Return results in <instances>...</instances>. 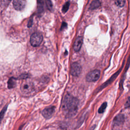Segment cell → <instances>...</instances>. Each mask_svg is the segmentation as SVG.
I'll use <instances>...</instances> for the list:
<instances>
[{
  "label": "cell",
  "instance_id": "1",
  "mask_svg": "<svg viewBox=\"0 0 130 130\" xmlns=\"http://www.w3.org/2000/svg\"><path fill=\"white\" fill-rule=\"evenodd\" d=\"M79 104L78 100L70 94H67L64 96L62 105V110L65 115L70 117L74 115L78 110Z\"/></svg>",
  "mask_w": 130,
  "mask_h": 130
},
{
  "label": "cell",
  "instance_id": "2",
  "mask_svg": "<svg viewBox=\"0 0 130 130\" xmlns=\"http://www.w3.org/2000/svg\"><path fill=\"white\" fill-rule=\"evenodd\" d=\"M34 86L32 82L28 80L23 81L20 86V89L22 93L24 94H28L32 91Z\"/></svg>",
  "mask_w": 130,
  "mask_h": 130
},
{
  "label": "cell",
  "instance_id": "3",
  "mask_svg": "<svg viewBox=\"0 0 130 130\" xmlns=\"http://www.w3.org/2000/svg\"><path fill=\"white\" fill-rule=\"evenodd\" d=\"M43 41V36L39 32H36L31 35L30 38V43L32 46H38Z\"/></svg>",
  "mask_w": 130,
  "mask_h": 130
},
{
  "label": "cell",
  "instance_id": "4",
  "mask_svg": "<svg viewBox=\"0 0 130 130\" xmlns=\"http://www.w3.org/2000/svg\"><path fill=\"white\" fill-rule=\"evenodd\" d=\"M101 73L98 70H94L89 72L86 76V80L88 82H95L100 77Z\"/></svg>",
  "mask_w": 130,
  "mask_h": 130
},
{
  "label": "cell",
  "instance_id": "5",
  "mask_svg": "<svg viewBox=\"0 0 130 130\" xmlns=\"http://www.w3.org/2000/svg\"><path fill=\"white\" fill-rule=\"evenodd\" d=\"M82 71L81 65L77 62H73L71 65L70 73L73 76H78Z\"/></svg>",
  "mask_w": 130,
  "mask_h": 130
},
{
  "label": "cell",
  "instance_id": "6",
  "mask_svg": "<svg viewBox=\"0 0 130 130\" xmlns=\"http://www.w3.org/2000/svg\"><path fill=\"white\" fill-rule=\"evenodd\" d=\"M55 111V107L53 106L49 107L44 109L42 112V114L43 116L46 119H48L50 118Z\"/></svg>",
  "mask_w": 130,
  "mask_h": 130
},
{
  "label": "cell",
  "instance_id": "7",
  "mask_svg": "<svg viewBox=\"0 0 130 130\" xmlns=\"http://www.w3.org/2000/svg\"><path fill=\"white\" fill-rule=\"evenodd\" d=\"M13 6L14 8L18 11H21L23 10L26 4V2L22 0H15L13 2Z\"/></svg>",
  "mask_w": 130,
  "mask_h": 130
},
{
  "label": "cell",
  "instance_id": "8",
  "mask_svg": "<svg viewBox=\"0 0 130 130\" xmlns=\"http://www.w3.org/2000/svg\"><path fill=\"white\" fill-rule=\"evenodd\" d=\"M82 43H83V38L80 36L78 37L75 39V41L74 43V45H73L74 50L76 52L80 51L82 47Z\"/></svg>",
  "mask_w": 130,
  "mask_h": 130
},
{
  "label": "cell",
  "instance_id": "9",
  "mask_svg": "<svg viewBox=\"0 0 130 130\" xmlns=\"http://www.w3.org/2000/svg\"><path fill=\"white\" fill-rule=\"evenodd\" d=\"M124 120V117L123 114H118L114 118L112 124L114 126H117L123 123Z\"/></svg>",
  "mask_w": 130,
  "mask_h": 130
},
{
  "label": "cell",
  "instance_id": "10",
  "mask_svg": "<svg viewBox=\"0 0 130 130\" xmlns=\"http://www.w3.org/2000/svg\"><path fill=\"white\" fill-rule=\"evenodd\" d=\"M101 6V2L99 1H93L90 4L89 9L90 10H94L97 9Z\"/></svg>",
  "mask_w": 130,
  "mask_h": 130
},
{
  "label": "cell",
  "instance_id": "11",
  "mask_svg": "<svg viewBox=\"0 0 130 130\" xmlns=\"http://www.w3.org/2000/svg\"><path fill=\"white\" fill-rule=\"evenodd\" d=\"M15 80L16 79L12 77L11 78H10L9 80V81L8 82V87H9V88H12L15 87V85H16V82H15Z\"/></svg>",
  "mask_w": 130,
  "mask_h": 130
},
{
  "label": "cell",
  "instance_id": "12",
  "mask_svg": "<svg viewBox=\"0 0 130 130\" xmlns=\"http://www.w3.org/2000/svg\"><path fill=\"white\" fill-rule=\"evenodd\" d=\"M107 104L106 102H105L101 106V107H100V108L99 109V110H98V112L99 113H102L104 112V111H105V109L107 107Z\"/></svg>",
  "mask_w": 130,
  "mask_h": 130
},
{
  "label": "cell",
  "instance_id": "13",
  "mask_svg": "<svg viewBox=\"0 0 130 130\" xmlns=\"http://www.w3.org/2000/svg\"><path fill=\"white\" fill-rule=\"evenodd\" d=\"M69 6H70V2H66L64 5L62 7V12L63 13H66L69 9Z\"/></svg>",
  "mask_w": 130,
  "mask_h": 130
},
{
  "label": "cell",
  "instance_id": "14",
  "mask_svg": "<svg viewBox=\"0 0 130 130\" xmlns=\"http://www.w3.org/2000/svg\"><path fill=\"white\" fill-rule=\"evenodd\" d=\"M115 4L118 6V7H123L124 6L125 1H122V0H120V1H116L115 2Z\"/></svg>",
  "mask_w": 130,
  "mask_h": 130
},
{
  "label": "cell",
  "instance_id": "15",
  "mask_svg": "<svg viewBox=\"0 0 130 130\" xmlns=\"http://www.w3.org/2000/svg\"><path fill=\"white\" fill-rule=\"evenodd\" d=\"M6 109H7V106H6L2 110V111L0 113V123L2 121V120L3 119V117H4V114H5V113L6 111Z\"/></svg>",
  "mask_w": 130,
  "mask_h": 130
},
{
  "label": "cell",
  "instance_id": "16",
  "mask_svg": "<svg viewBox=\"0 0 130 130\" xmlns=\"http://www.w3.org/2000/svg\"><path fill=\"white\" fill-rule=\"evenodd\" d=\"M46 4H47V6L48 8L49 9H51L52 8V3L51 1H47L46 2Z\"/></svg>",
  "mask_w": 130,
  "mask_h": 130
},
{
  "label": "cell",
  "instance_id": "17",
  "mask_svg": "<svg viewBox=\"0 0 130 130\" xmlns=\"http://www.w3.org/2000/svg\"><path fill=\"white\" fill-rule=\"evenodd\" d=\"M125 107L126 108H129L130 107V97H129L127 101H126V103L125 104Z\"/></svg>",
  "mask_w": 130,
  "mask_h": 130
}]
</instances>
